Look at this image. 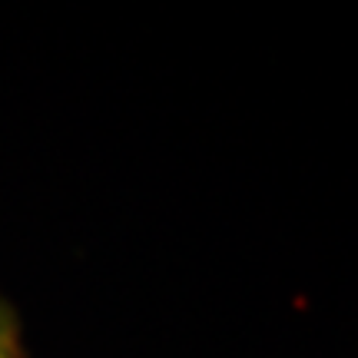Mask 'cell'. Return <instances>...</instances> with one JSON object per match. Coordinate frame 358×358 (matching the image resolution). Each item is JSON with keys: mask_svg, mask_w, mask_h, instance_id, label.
Listing matches in <instances>:
<instances>
[{"mask_svg": "<svg viewBox=\"0 0 358 358\" xmlns=\"http://www.w3.org/2000/svg\"><path fill=\"white\" fill-rule=\"evenodd\" d=\"M0 358H24L20 345V322L13 315V308L0 299Z\"/></svg>", "mask_w": 358, "mask_h": 358, "instance_id": "6da1fadb", "label": "cell"}]
</instances>
